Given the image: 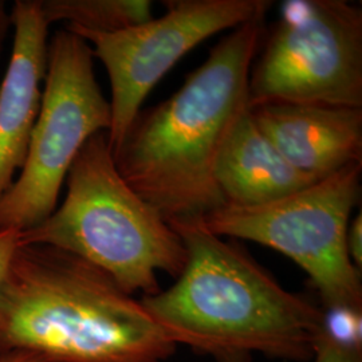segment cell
<instances>
[{"label":"cell","instance_id":"9","mask_svg":"<svg viewBox=\"0 0 362 362\" xmlns=\"http://www.w3.org/2000/svg\"><path fill=\"white\" fill-rule=\"evenodd\" d=\"M251 115L287 163L313 180L362 164V109L266 104Z\"/></svg>","mask_w":362,"mask_h":362},{"label":"cell","instance_id":"4","mask_svg":"<svg viewBox=\"0 0 362 362\" xmlns=\"http://www.w3.org/2000/svg\"><path fill=\"white\" fill-rule=\"evenodd\" d=\"M62 206L19 245L52 246L106 272L130 296L161 291L158 274L180 275L187 250L165 218L117 170L106 132L91 136L67 172Z\"/></svg>","mask_w":362,"mask_h":362},{"label":"cell","instance_id":"10","mask_svg":"<svg viewBox=\"0 0 362 362\" xmlns=\"http://www.w3.org/2000/svg\"><path fill=\"white\" fill-rule=\"evenodd\" d=\"M13 55L0 88V197L23 168L47 70L49 23L40 0H16L10 13Z\"/></svg>","mask_w":362,"mask_h":362},{"label":"cell","instance_id":"11","mask_svg":"<svg viewBox=\"0 0 362 362\" xmlns=\"http://www.w3.org/2000/svg\"><path fill=\"white\" fill-rule=\"evenodd\" d=\"M215 181L226 206L250 208L281 200L318 180L287 163L259 129L250 110L220 152Z\"/></svg>","mask_w":362,"mask_h":362},{"label":"cell","instance_id":"13","mask_svg":"<svg viewBox=\"0 0 362 362\" xmlns=\"http://www.w3.org/2000/svg\"><path fill=\"white\" fill-rule=\"evenodd\" d=\"M308 362H362L361 337L346 336L327 325Z\"/></svg>","mask_w":362,"mask_h":362},{"label":"cell","instance_id":"3","mask_svg":"<svg viewBox=\"0 0 362 362\" xmlns=\"http://www.w3.org/2000/svg\"><path fill=\"white\" fill-rule=\"evenodd\" d=\"M177 349L140 299L64 250L19 245L0 281V356L45 362H165Z\"/></svg>","mask_w":362,"mask_h":362},{"label":"cell","instance_id":"7","mask_svg":"<svg viewBox=\"0 0 362 362\" xmlns=\"http://www.w3.org/2000/svg\"><path fill=\"white\" fill-rule=\"evenodd\" d=\"M248 78L250 107L362 109V8L345 0L287 1Z\"/></svg>","mask_w":362,"mask_h":362},{"label":"cell","instance_id":"14","mask_svg":"<svg viewBox=\"0 0 362 362\" xmlns=\"http://www.w3.org/2000/svg\"><path fill=\"white\" fill-rule=\"evenodd\" d=\"M19 233L16 230H0V281L19 246Z\"/></svg>","mask_w":362,"mask_h":362},{"label":"cell","instance_id":"8","mask_svg":"<svg viewBox=\"0 0 362 362\" xmlns=\"http://www.w3.org/2000/svg\"><path fill=\"white\" fill-rule=\"evenodd\" d=\"M165 13L116 33L66 26L91 43L94 58L107 71L112 85V127L107 132L115 152L148 94L181 58L206 39L248 22L264 19L270 0H168Z\"/></svg>","mask_w":362,"mask_h":362},{"label":"cell","instance_id":"6","mask_svg":"<svg viewBox=\"0 0 362 362\" xmlns=\"http://www.w3.org/2000/svg\"><path fill=\"white\" fill-rule=\"evenodd\" d=\"M45 81L25 165L0 197V230L23 233L47 219L82 146L112 127V107L94 74L93 50L67 28L58 30L49 45Z\"/></svg>","mask_w":362,"mask_h":362},{"label":"cell","instance_id":"5","mask_svg":"<svg viewBox=\"0 0 362 362\" xmlns=\"http://www.w3.org/2000/svg\"><path fill=\"white\" fill-rule=\"evenodd\" d=\"M361 165L345 167L269 204L223 206L200 220L218 236L284 254L308 274L329 315L361 321V270L348 250L350 214L361 194Z\"/></svg>","mask_w":362,"mask_h":362},{"label":"cell","instance_id":"15","mask_svg":"<svg viewBox=\"0 0 362 362\" xmlns=\"http://www.w3.org/2000/svg\"><path fill=\"white\" fill-rule=\"evenodd\" d=\"M362 219L361 214L349 223L348 228V250H349L350 259L354 266L361 270L362 266Z\"/></svg>","mask_w":362,"mask_h":362},{"label":"cell","instance_id":"16","mask_svg":"<svg viewBox=\"0 0 362 362\" xmlns=\"http://www.w3.org/2000/svg\"><path fill=\"white\" fill-rule=\"evenodd\" d=\"M0 362H45L38 354L26 350H15L0 356Z\"/></svg>","mask_w":362,"mask_h":362},{"label":"cell","instance_id":"1","mask_svg":"<svg viewBox=\"0 0 362 362\" xmlns=\"http://www.w3.org/2000/svg\"><path fill=\"white\" fill-rule=\"evenodd\" d=\"M168 223L187 250L185 266L167 290L140 300L177 346L214 362L310 360L329 325L322 306L286 290L238 240L202 220Z\"/></svg>","mask_w":362,"mask_h":362},{"label":"cell","instance_id":"2","mask_svg":"<svg viewBox=\"0 0 362 362\" xmlns=\"http://www.w3.org/2000/svg\"><path fill=\"white\" fill-rule=\"evenodd\" d=\"M264 19L233 28L168 100L140 112L113 152L130 188L170 220L226 206L215 181L220 152L251 110L248 78Z\"/></svg>","mask_w":362,"mask_h":362},{"label":"cell","instance_id":"12","mask_svg":"<svg viewBox=\"0 0 362 362\" xmlns=\"http://www.w3.org/2000/svg\"><path fill=\"white\" fill-rule=\"evenodd\" d=\"M49 25L67 22L69 27L97 33H116L143 25L153 18L149 0H40Z\"/></svg>","mask_w":362,"mask_h":362},{"label":"cell","instance_id":"17","mask_svg":"<svg viewBox=\"0 0 362 362\" xmlns=\"http://www.w3.org/2000/svg\"><path fill=\"white\" fill-rule=\"evenodd\" d=\"M10 27H11L10 13L7 11L6 3L3 0H0V52L3 49V43H4V39L7 37V33H8Z\"/></svg>","mask_w":362,"mask_h":362}]
</instances>
